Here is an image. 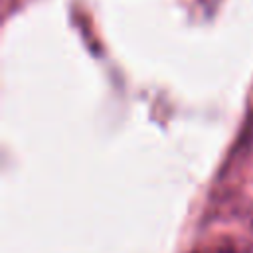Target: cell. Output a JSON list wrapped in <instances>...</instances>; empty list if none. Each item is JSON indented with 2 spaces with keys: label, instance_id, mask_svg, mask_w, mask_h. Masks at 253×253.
I'll use <instances>...</instances> for the list:
<instances>
[{
  "label": "cell",
  "instance_id": "6da1fadb",
  "mask_svg": "<svg viewBox=\"0 0 253 253\" xmlns=\"http://www.w3.org/2000/svg\"><path fill=\"white\" fill-rule=\"evenodd\" d=\"M196 253H237V249L233 245H211V247L200 249Z\"/></svg>",
  "mask_w": 253,
  "mask_h": 253
}]
</instances>
